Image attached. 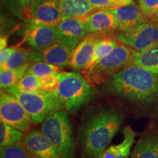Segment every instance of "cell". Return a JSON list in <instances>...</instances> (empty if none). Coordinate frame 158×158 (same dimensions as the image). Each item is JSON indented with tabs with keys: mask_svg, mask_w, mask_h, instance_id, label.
I'll list each match as a JSON object with an SVG mask.
<instances>
[{
	"mask_svg": "<svg viewBox=\"0 0 158 158\" xmlns=\"http://www.w3.org/2000/svg\"><path fill=\"white\" fill-rule=\"evenodd\" d=\"M102 89L138 106H151L158 100V75L131 64L110 77Z\"/></svg>",
	"mask_w": 158,
	"mask_h": 158,
	"instance_id": "1",
	"label": "cell"
},
{
	"mask_svg": "<svg viewBox=\"0 0 158 158\" xmlns=\"http://www.w3.org/2000/svg\"><path fill=\"white\" fill-rule=\"evenodd\" d=\"M122 112L101 108L84 118L78 130V140L84 158H101L124 122Z\"/></svg>",
	"mask_w": 158,
	"mask_h": 158,
	"instance_id": "2",
	"label": "cell"
},
{
	"mask_svg": "<svg viewBox=\"0 0 158 158\" xmlns=\"http://www.w3.org/2000/svg\"><path fill=\"white\" fill-rule=\"evenodd\" d=\"M58 88L55 94L63 110L76 113L94 98L95 89L86 78L77 72H60L57 74Z\"/></svg>",
	"mask_w": 158,
	"mask_h": 158,
	"instance_id": "3",
	"label": "cell"
},
{
	"mask_svg": "<svg viewBox=\"0 0 158 158\" xmlns=\"http://www.w3.org/2000/svg\"><path fill=\"white\" fill-rule=\"evenodd\" d=\"M137 52L135 49L119 43L103 58L82 71V75L92 86L103 84L110 77L133 63Z\"/></svg>",
	"mask_w": 158,
	"mask_h": 158,
	"instance_id": "4",
	"label": "cell"
},
{
	"mask_svg": "<svg viewBox=\"0 0 158 158\" xmlns=\"http://www.w3.org/2000/svg\"><path fill=\"white\" fill-rule=\"evenodd\" d=\"M41 130L50 140L61 158H76L75 142L68 111L53 112L42 122Z\"/></svg>",
	"mask_w": 158,
	"mask_h": 158,
	"instance_id": "5",
	"label": "cell"
},
{
	"mask_svg": "<svg viewBox=\"0 0 158 158\" xmlns=\"http://www.w3.org/2000/svg\"><path fill=\"white\" fill-rule=\"evenodd\" d=\"M16 97L23 107L31 116L34 124H40L56 110L63 109L56 94L45 90L23 92L15 86L4 90Z\"/></svg>",
	"mask_w": 158,
	"mask_h": 158,
	"instance_id": "6",
	"label": "cell"
},
{
	"mask_svg": "<svg viewBox=\"0 0 158 158\" xmlns=\"http://www.w3.org/2000/svg\"><path fill=\"white\" fill-rule=\"evenodd\" d=\"M23 41L33 50L42 51L48 48L58 40L56 24L40 21L27 18L21 29Z\"/></svg>",
	"mask_w": 158,
	"mask_h": 158,
	"instance_id": "7",
	"label": "cell"
},
{
	"mask_svg": "<svg viewBox=\"0 0 158 158\" xmlns=\"http://www.w3.org/2000/svg\"><path fill=\"white\" fill-rule=\"evenodd\" d=\"M1 120L23 133L31 130L33 121L16 97L2 90L0 94Z\"/></svg>",
	"mask_w": 158,
	"mask_h": 158,
	"instance_id": "8",
	"label": "cell"
},
{
	"mask_svg": "<svg viewBox=\"0 0 158 158\" xmlns=\"http://www.w3.org/2000/svg\"><path fill=\"white\" fill-rule=\"evenodd\" d=\"M116 38L137 51H146L158 45V22L147 21L129 30L120 31Z\"/></svg>",
	"mask_w": 158,
	"mask_h": 158,
	"instance_id": "9",
	"label": "cell"
},
{
	"mask_svg": "<svg viewBox=\"0 0 158 158\" xmlns=\"http://www.w3.org/2000/svg\"><path fill=\"white\" fill-rule=\"evenodd\" d=\"M80 40L59 37L58 40L48 48L39 51L40 62L64 68L69 65L70 56L75 47Z\"/></svg>",
	"mask_w": 158,
	"mask_h": 158,
	"instance_id": "10",
	"label": "cell"
},
{
	"mask_svg": "<svg viewBox=\"0 0 158 158\" xmlns=\"http://www.w3.org/2000/svg\"><path fill=\"white\" fill-rule=\"evenodd\" d=\"M22 143L35 158H61L58 152L41 130L24 133Z\"/></svg>",
	"mask_w": 158,
	"mask_h": 158,
	"instance_id": "11",
	"label": "cell"
},
{
	"mask_svg": "<svg viewBox=\"0 0 158 158\" xmlns=\"http://www.w3.org/2000/svg\"><path fill=\"white\" fill-rule=\"evenodd\" d=\"M100 34L87 35L75 47L70 56L69 66L76 72L84 70L92 64L94 55V46Z\"/></svg>",
	"mask_w": 158,
	"mask_h": 158,
	"instance_id": "12",
	"label": "cell"
},
{
	"mask_svg": "<svg viewBox=\"0 0 158 158\" xmlns=\"http://www.w3.org/2000/svg\"><path fill=\"white\" fill-rule=\"evenodd\" d=\"M116 19V29L124 31L133 29L136 26L147 22L141 8L135 2L110 9Z\"/></svg>",
	"mask_w": 158,
	"mask_h": 158,
	"instance_id": "13",
	"label": "cell"
},
{
	"mask_svg": "<svg viewBox=\"0 0 158 158\" xmlns=\"http://www.w3.org/2000/svg\"><path fill=\"white\" fill-rule=\"evenodd\" d=\"M28 17L57 24L62 19L59 0H32L29 6Z\"/></svg>",
	"mask_w": 158,
	"mask_h": 158,
	"instance_id": "14",
	"label": "cell"
},
{
	"mask_svg": "<svg viewBox=\"0 0 158 158\" xmlns=\"http://www.w3.org/2000/svg\"><path fill=\"white\" fill-rule=\"evenodd\" d=\"M89 34H106L116 30V19L110 9H100L84 17Z\"/></svg>",
	"mask_w": 158,
	"mask_h": 158,
	"instance_id": "15",
	"label": "cell"
},
{
	"mask_svg": "<svg viewBox=\"0 0 158 158\" xmlns=\"http://www.w3.org/2000/svg\"><path fill=\"white\" fill-rule=\"evenodd\" d=\"M59 37L78 39L81 40L89 35L84 18L62 19L56 24Z\"/></svg>",
	"mask_w": 158,
	"mask_h": 158,
	"instance_id": "16",
	"label": "cell"
},
{
	"mask_svg": "<svg viewBox=\"0 0 158 158\" xmlns=\"http://www.w3.org/2000/svg\"><path fill=\"white\" fill-rule=\"evenodd\" d=\"M136 134L130 127L123 130V140L119 143L110 146L105 151L101 158H129Z\"/></svg>",
	"mask_w": 158,
	"mask_h": 158,
	"instance_id": "17",
	"label": "cell"
},
{
	"mask_svg": "<svg viewBox=\"0 0 158 158\" xmlns=\"http://www.w3.org/2000/svg\"><path fill=\"white\" fill-rule=\"evenodd\" d=\"M130 158H158V133L146 134L136 143Z\"/></svg>",
	"mask_w": 158,
	"mask_h": 158,
	"instance_id": "18",
	"label": "cell"
},
{
	"mask_svg": "<svg viewBox=\"0 0 158 158\" xmlns=\"http://www.w3.org/2000/svg\"><path fill=\"white\" fill-rule=\"evenodd\" d=\"M62 19L84 18L96 10L88 0H59Z\"/></svg>",
	"mask_w": 158,
	"mask_h": 158,
	"instance_id": "19",
	"label": "cell"
},
{
	"mask_svg": "<svg viewBox=\"0 0 158 158\" xmlns=\"http://www.w3.org/2000/svg\"><path fill=\"white\" fill-rule=\"evenodd\" d=\"M37 62H38V56L36 50H28L18 47L10 56L3 69L17 70Z\"/></svg>",
	"mask_w": 158,
	"mask_h": 158,
	"instance_id": "20",
	"label": "cell"
},
{
	"mask_svg": "<svg viewBox=\"0 0 158 158\" xmlns=\"http://www.w3.org/2000/svg\"><path fill=\"white\" fill-rule=\"evenodd\" d=\"M158 75V45L143 51H137L133 63Z\"/></svg>",
	"mask_w": 158,
	"mask_h": 158,
	"instance_id": "21",
	"label": "cell"
},
{
	"mask_svg": "<svg viewBox=\"0 0 158 158\" xmlns=\"http://www.w3.org/2000/svg\"><path fill=\"white\" fill-rule=\"evenodd\" d=\"M30 65H27L17 70L1 69L0 85H1L2 90H7L16 85L20 79L27 73Z\"/></svg>",
	"mask_w": 158,
	"mask_h": 158,
	"instance_id": "22",
	"label": "cell"
},
{
	"mask_svg": "<svg viewBox=\"0 0 158 158\" xmlns=\"http://www.w3.org/2000/svg\"><path fill=\"white\" fill-rule=\"evenodd\" d=\"M23 132L11 127L9 124H6L3 121L0 122V146L13 145V144L19 143L23 140Z\"/></svg>",
	"mask_w": 158,
	"mask_h": 158,
	"instance_id": "23",
	"label": "cell"
},
{
	"mask_svg": "<svg viewBox=\"0 0 158 158\" xmlns=\"http://www.w3.org/2000/svg\"><path fill=\"white\" fill-rule=\"evenodd\" d=\"M118 44H119V42L116 38L99 36L95 43L94 55L92 64H93L94 63L97 62L100 59L103 58L104 56H106V55L111 52Z\"/></svg>",
	"mask_w": 158,
	"mask_h": 158,
	"instance_id": "24",
	"label": "cell"
},
{
	"mask_svg": "<svg viewBox=\"0 0 158 158\" xmlns=\"http://www.w3.org/2000/svg\"><path fill=\"white\" fill-rule=\"evenodd\" d=\"M0 158H35L29 152L22 141L13 145L1 147Z\"/></svg>",
	"mask_w": 158,
	"mask_h": 158,
	"instance_id": "25",
	"label": "cell"
},
{
	"mask_svg": "<svg viewBox=\"0 0 158 158\" xmlns=\"http://www.w3.org/2000/svg\"><path fill=\"white\" fill-rule=\"evenodd\" d=\"M27 72L37 78H42L45 76L59 73L61 72V68L45 62H37L31 64Z\"/></svg>",
	"mask_w": 158,
	"mask_h": 158,
	"instance_id": "26",
	"label": "cell"
},
{
	"mask_svg": "<svg viewBox=\"0 0 158 158\" xmlns=\"http://www.w3.org/2000/svg\"><path fill=\"white\" fill-rule=\"evenodd\" d=\"M15 86L23 92H37L43 90L40 79L28 72L20 79Z\"/></svg>",
	"mask_w": 158,
	"mask_h": 158,
	"instance_id": "27",
	"label": "cell"
},
{
	"mask_svg": "<svg viewBox=\"0 0 158 158\" xmlns=\"http://www.w3.org/2000/svg\"><path fill=\"white\" fill-rule=\"evenodd\" d=\"M1 6L2 8L17 19L25 20L29 18L26 13L27 7L20 0H1Z\"/></svg>",
	"mask_w": 158,
	"mask_h": 158,
	"instance_id": "28",
	"label": "cell"
},
{
	"mask_svg": "<svg viewBox=\"0 0 158 158\" xmlns=\"http://www.w3.org/2000/svg\"><path fill=\"white\" fill-rule=\"evenodd\" d=\"M138 4L147 19L158 22V0H138Z\"/></svg>",
	"mask_w": 158,
	"mask_h": 158,
	"instance_id": "29",
	"label": "cell"
},
{
	"mask_svg": "<svg viewBox=\"0 0 158 158\" xmlns=\"http://www.w3.org/2000/svg\"><path fill=\"white\" fill-rule=\"evenodd\" d=\"M14 15L7 13L5 11H1V35H7L9 32L19 23V21Z\"/></svg>",
	"mask_w": 158,
	"mask_h": 158,
	"instance_id": "30",
	"label": "cell"
},
{
	"mask_svg": "<svg viewBox=\"0 0 158 158\" xmlns=\"http://www.w3.org/2000/svg\"><path fill=\"white\" fill-rule=\"evenodd\" d=\"M95 9H112L134 2L133 0H88Z\"/></svg>",
	"mask_w": 158,
	"mask_h": 158,
	"instance_id": "31",
	"label": "cell"
},
{
	"mask_svg": "<svg viewBox=\"0 0 158 158\" xmlns=\"http://www.w3.org/2000/svg\"><path fill=\"white\" fill-rule=\"evenodd\" d=\"M58 74V73H57ZM57 74L51 75V76H45L40 79V84L43 90L55 93L57 88H58L59 81L57 78Z\"/></svg>",
	"mask_w": 158,
	"mask_h": 158,
	"instance_id": "32",
	"label": "cell"
},
{
	"mask_svg": "<svg viewBox=\"0 0 158 158\" xmlns=\"http://www.w3.org/2000/svg\"><path fill=\"white\" fill-rule=\"evenodd\" d=\"M17 48L18 46L7 47V48L1 51V53H0V66H1V69L5 68L6 63H7L10 56H11V54L14 52Z\"/></svg>",
	"mask_w": 158,
	"mask_h": 158,
	"instance_id": "33",
	"label": "cell"
},
{
	"mask_svg": "<svg viewBox=\"0 0 158 158\" xmlns=\"http://www.w3.org/2000/svg\"><path fill=\"white\" fill-rule=\"evenodd\" d=\"M7 42H8V36L7 35H1V38H0V50L2 51L3 49L7 48Z\"/></svg>",
	"mask_w": 158,
	"mask_h": 158,
	"instance_id": "34",
	"label": "cell"
},
{
	"mask_svg": "<svg viewBox=\"0 0 158 158\" xmlns=\"http://www.w3.org/2000/svg\"><path fill=\"white\" fill-rule=\"evenodd\" d=\"M20 1L22 2L23 5H24L27 8H29V5H30V3L31 2V1H32V0H20Z\"/></svg>",
	"mask_w": 158,
	"mask_h": 158,
	"instance_id": "35",
	"label": "cell"
},
{
	"mask_svg": "<svg viewBox=\"0 0 158 158\" xmlns=\"http://www.w3.org/2000/svg\"><path fill=\"white\" fill-rule=\"evenodd\" d=\"M156 115H157V118L158 119V100L157 102V108H156Z\"/></svg>",
	"mask_w": 158,
	"mask_h": 158,
	"instance_id": "36",
	"label": "cell"
}]
</instances>
